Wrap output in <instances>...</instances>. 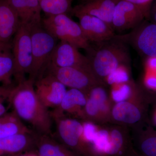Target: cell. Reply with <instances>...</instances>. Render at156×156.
I'll return each instance as SVG.
<instances>
[{
  "instance_id": "cell-1",
  "label": "cell",
  "mask_w": 156,
  "mask_h": 156,
  "mask_svg": "<svg viewBox=\"0 0 156 156\" xmlns=\"http://www.w3.org/2000/svg\"><path fill=\"white\" fill-rule=\"evenodd\" d=\"M34 83L28 78L12 87L9 104L15 114L28 123L35 132L51 135L53 120L51 113L37 96Z\"/></svg>"
},
{
  "instance_id": "cell-2",
  "label": "cell",
  "mask_w": 156,
  "mask_h": 156,
  "mask_svg": "<svg viewBox=\"0 0 156 156\" xmlns=\"http://www.w3.org/2000/svg\"><path fill=\"white\" fill-rule=\"evenodd\" d=\"M97 47L88 51L87 57L96 77L103 82L112 73L130 61L128 44L116 35L106 42L96 44Z\"/></svg>"
},
{
  "instance_id": "cell-3",
  "label": "cell",
  "mask_w": 156,
  "mask_h": 156,
  "mask_svg": "<svg viewBox=\"0 0 156 156\" xmlns=\"http://www.w3.org/2000/svg\"><path fill=\"white\" fill-rule=\"evenodd\" d=\"M32 64L28 79L35 81L44 74L57 39L46 30L42 24L31 28Z\"/></svg>"
},
{
  "instance_id": "cell-4",
  "label": "cell",
  "mask_w": 156,
  "mask_h": 156,
  "mask_svg": "<svg viewBox=\"0 0 156 156\" xmlns=\"http://www.w3.org/2000/svg\"><path fill=\"white\" fill-rule=\"evenodd\" d=\"M46 30L57 40L67 42L78 49L88 51L92 47L79 23L66 14L48 16L42 21Z\"/></svg>"
},
{
  "instance_id": "cell-5",
  "label": "cell",
  "mask_w": 156,
  "mask_h": 156,
  "mask_svg": "<svg viewBox=\"0 0 156 156\" xmlns=\"http://www.w3.org/2000/svg\"><path fill=\"white\" fill-rule=\"evenodd\" d=\"M57 136L63 145L78 156H97L84 137L83 123L67 117L53 119Z\"/></svg>"
},
{
  "instance_id": "cell-6",
  "label": "cell",
  "mask_w": 156,
  "mask_h": 156,
  "mask_svg": "<svg viewBox=\"0 0 156 156\" xmlns=\"http://www.w3.org/2000/svg\"><path fill=\"white\" fill-rule=\"evenodd\" d=\"M12 51L14 61V77L17 83L26 80L32 64V46L31 27L20 23L12 42Z\"/></svg>"
},
{
  "instance_id": "cell-7",
  "label": "cell",
  "mask_w": 156,
  "mask_h": 156,
  "mask_svg": "<svg viewBox=\"0 0 156 156\" xmlns=\"http://www.w3.org/2000/svg\"><path fill=\"white\" fill-rule=\"evenodd\" d=\"M45 73L56 78L66 87L78 89L87 94L92 87L104 83L92 70L77 67H56L48 65Z\"/></svg>"
},
{
  "instance_id": "cell-8",
  "label": "cell",
  "mask_w": 156,
  "mask_h": 156,
  "mask_svg": "<svg viewBox=\"0 0 156 156\" xmlns=\"http://www.w3.org/2000/svg\"><path fill=\"white\" fill-rule=\"evenodd\" d=\"M119 36L143 55L156 57V24L139 25L128 34Z\"/></svg>"
},
{
  "instance_id": "cell-9",
  "label": "cell",
  "mask_w": 156,
  "mask_h": 156,
  "mask_svg": "<svg viewBox=\"0 0 156 156\" xmlns=\"http://www.w3.org/2000/svg\"><path fill=\"white\" fill-rule=\"evenodd\" d=\"M148 17L149 15L139 6L126 1H119L114 11L112 28L117 31L134 29L144 18Z\"/></svg>"
},
{
  "instance_id": "cell-10",
  "label": "cell",
  "mask_w": 156,
  "mask_h": 156,
  "mask_svg": "<svg viewBox=\"0 0 156 156\" xmlns=\"http://www.w3.org/2000/svg\"><path fill=\"white\" fill-rule=\"evenodd\" d=\"M48 65L56 67H77L92 70L87 56L82 54L75 46L62 41L57 43Z\"/></svg>"
},
{
  "instance_id": "cell-11",
  "label": "cell",
  "mask_w": 156,
  "mask_h": 156,
  "mask_svg": "<svg viewBox=\"0 0 156 156\" xmlns=\"http://www.w3.org/2000/svg\"><path fill=\"white\" fill-rule=\"evenodd\" d=\"M36 94L47 108H56L67 91L66 87L51 75L45 73L35 81Z\"/></svg>"
},
{
  "instance_id": "cell-12",
  "label": "cell",
  "mask_w": 156,
  "mask_h": 156,
  "mask_svg": "<svg viewBox=\"0 0 156 156\" xmlns=\"http://www.w3.org/2000/svg\"><path fill=\"white\" fill-rule=\"evenodd\" d=\"M75 16L79 19V24L90 43L100 44L115 36L112 27L99 18L87 14H77Z\"/></svg>"
},
{
  "instance_id": "cell-13",
  "label": "cell",
  "mask_w": 156,
  "mask_h": 156,
  "mask_svg": "<svg viewBox=\"0 0 156 156\" xmlns=\"http://www.w3.org/2000/svg\"><path fill=\"white\" fill-rule=\"evenodd\" d=\"M119 0H83L73 8V15L87 14L99 18L112 27L116 5Z\"/></svg>"
},
{
  "instance_id": "cell-14",
  "label": "cell",
  "mask_w": 156,
  "mask_h": 156,
  "mask_svg": "<svg viewBox=\"0 0 156 156\" xmlns=\"http://www.w3.org/2000/svg\"><path fill=\"white\" fill-rule=\"evenodd\" d=\"M87 94L78 89L67 90L60 105L50 112L52 119L72 115L83 119V111L87 103Z\"/></svg>"
},
{
  "instance_id": "cell-15",
  "label": "cell",
  "mask_w": 156,
  "mask_h": 156,
  "mask_svg": "<svg viewBox=\"0 0 156 156\" xmlns=\"http://www.w3.org/2000/svg\"><path fill=\"white\" fill-rule=\"evenodd\" d=\"M139 97L115 103L112 107L110 119L125 125H133L139 122L143 116Z\"/></svg>"
},
{
  "instance_id": "cell-16",
  "label": "cell",
  "mask_w": 156,
  "mask_h": 156,
  "mask_svg": "<svg viewBox=\"0 0 156 156\" xmlns=\"http://www.w3.org/2000/svg\"><path fill=\"white\" fill-rule=\"evenodd\" d=\"M20 24V20L8 0L0 1V42L10 43Z\"/></svg>"
},
{
  "instance_id": "cell-17",
  "label": "cell",
  "mask_w": 156,
  "mask_h": 156,
  "mask_svg": "<svg viewBox=\"0 0 156 156\" xmlns=\"http://www.w3.org/2000/svg\"><path fill=\"white\" fill-rule=\"evenodd\" d=\"M17 13L20 23L31 28L42 24L41 9L39 0H8Z\"/></svg>"
},
{
  "instance_id": "cell-18",
  "label": "cell",
  "mask_w": 156,
  "mask_h": 156,
  "mask_svg": "<svg viewBox=\"0 0 156 156\" xmlns=\"http://www.w3.org/2000/svg\"><path fill=\"white\" fill-rule=\"evenodd\" d=\"M36 132L0 138V156L20 153L35 144Z\"/></svg>"
},
{
  "instance_id": "cell-19",
  "label": "cell",
  "mask_w": 156,
  "mask_h": 156,
  "mask_svg": "<svg viewBox=\"0 0 156 156\" xmlns=\"http://www.w3.org/2000/svg\"><path fill=\"white\" fill-rule=\"evenodd\" d=\"M35 145L38 156H78L63 144L56 142L49 134L36 133Z\"/></svg>"
},
{
  "instance_id": "cell-20",
  "label": "cell",
  "mask_w": 156,
  "mask_h": 156,
  "mask_svg": "<svg viewBox=\"0 0 156 156\" xmlns=\"http://www.w3.org/2000/svg\"><path fill=\"white\" fill-rule=\"evenodd\" d=\"M14 73V58L10 42L0 47V83L10 87Z\"/></svg>"
},
{
  "instance_id": "cell-21",
  "label": "cell",
  "mask_w": 156,
  "mask_h": 156,
  "mask_svg": "<svg viewBox=\"0 0 156 156\" xmlns=\"http://www.w3.org/2000/svg\"><path fill=\"white\" fill-rule=\"evenodd\" d=\"M122 128L109 131V141L105 156H126L130 153L132 146L129 144Z\"/></svg>"
},
{
  "instance_id": "cell-22",
  "label": "cell",
  "mask_w": 156,
  "mask_h": 156,
  "mask_svg": "<svg viewBox=\"0 0 156 156\" xmlns=\"http://www.w3.org/2000/svg\"><path fill=\"white\" fill-rule=\"evenodd\" d=\"M34 132L13 111L9 112V118L0 126V138Z\"/></svg>"
},
{
  "instance_id": "cell-23",
  "label": "cell",
  "mask_w": 156,
  "mask_h": 156,
  "mask_svg": "<svg viewBox=\"0 0 156 156\" xmlns=\"http://www.w3.org/2000/svg\"><path fill=\"white\" fill-rule=\"evenodd\" d=\"M87 96L96 101L105 121L110 119L112 108L104 84H98L92 87L87 93Z\"/></svg>"
},
{
  "instance_id": "cell-24",
  "label": "cell",
  "mask_w": 156,
  "mask_h": 156,
  "mask_svg": "<svg viewBox=\"0 0 156 156\" xmlns=\"http://www.w3.org/2000/svg\"><path fill=\"white\" fill-rule=\"evenodd\" d=\"M72 0H39L41 9L47 16L71 12Z\"/></svg>"
},
{
  "instance_id": "cell-25",
  "label": "cell",
  "mask_w": 156,
  "mask_h": 156,
  "mask_svg": "<svg viewBox=\"0 0 156 156\" xmlns=\"http://www.w3.org/2000/svg\"><path fill=\"white\" fill-rule=\"evenodd\" d=\"M138 153L143 156H156V131L151 128L143 133L137 142Z\"/></svg>"
},
{
  "instance_id": "cell-26",
  "label": "cell",
  "mask_w": 156,
  "mask_h": 156,
  "mask_svg": "<svg viewBox=\"0 0 156 156\" xmlns=\"http://www.w3.org/2000/svg\"><path fill=\"white\" fill-rule=\"evenodd\" d=\"M135 89L132 90V88L129 85L125 83L124 85L119 88L114 89L112 92V98L116 103L121 101L130 100L132 98V96H136L137 93Z\"/></svg>"
},
{
  "instance_id": "cell-27",
  "label": "cell",
  "mask_w": 156,
  "mask_h": 156,
  "mask_svg": "<svg viewBox=\"0 0 156 156\" xmlns=\"http://www.w3.org/2000/svg\"><path fill=\"white\" fill-rule=\"evenodd\" d=\"M120 68L107 78L108 83H124L128 81V77L127 73Z\"/></svg>"
},
{
  "instance_id": "cell-28",
  "label": "cell",
  "mask_w": 156,
  "mask_h": 156,
  "mask_svg": "<svg viewBox=\"0 0 156 156\" xmlns=\"http://www.w3.org/2000/svg\"><path fill=\"white\" fill-rule=\"evenodd\" d=\"M119 1H126L139 6L149 15L151 5L153 0H119Z\"/></svg>"
},
{
  "instance_id": "cell-29",
  "label": "cell",
  "mask_w": 156,
  "mask_h": 156,
  "mask_svg": "<svg viewBox=\"0 0 156 156\" xmlns=\"http://www.w3.org/2000/svg\"><path fill=\"white\" fill-rule=\"evenodd\" d=\"M147 87L152 90H156V73L150 72L147 75L145 78Z\"/></svg>"
},
{
  "instance_id": "cell-30",
  "label": "cell",
  "mask_w": 156,
  "mask_h": 156,
  "mask_svg": "<svg viewBox=\"0 0 156 156\" xmlns=\"http://www.w3.org/2000/svg\"><path fill=\"white\" fill-rule=\"evenodd\" d=\"M12 87H0V102H5V101H9V96Z\"/></svg>"
},
{
  "instance_id": "cell-31",
  "label": "cell",
  "mask_w": 156,
  "mask_h": 156,
  "mask_svg": "<svg viewBox=\"0 0 156 156\" xmlns=\"http://www.w3.org/2000/svg\"><path fill=\"white\" fill-rule=\"evenodd\" d=\"M149 17H151L153 23L156 24V1L153 5L151 6L150 11Z\"/></svg>"
},
{
  "instance_id": "cell-32",
  "label": "cell",
  "mask_w": 156,
  "mask_h": 156,
  "mask_svg": "<svg viewBox=\"0 0 156 156\" xmlns=\"http://www.w3.org/2000/svg\"><path fill=\"white\" fill-rule=\"evenodd\" d=\"M7 110L8 108L5 105L4 102H0V116L7 113Z\"/></svg>"
},
{
  "instance_id": "cell-33",
  "label": "cell",
  "mask_w": 156,
  "mask_h": 156,
  "mask_svg": "<svg viewBox=\"0 0 156 156\" xmlns=\"http://www.w3.org/2000/svg\"><path fill=\"white\" fill-rule=\"evenodd\" d=\"M9 113L7 112L5 114L3 115L2 116H0V126H2L5 121L9 118Z\"/></svg>"
},
{
  "instance_id": "cell-34",
  "label": "cell",
  "mask_w": 156,
  "mask_h": 156,
  "mask_svg": "<svg viewBox=\"0 0 156 156\" xmlns=\"http://www.w3.org/2000/svg\"><path fill=\"white\" fill-rule=\"evenodd\" d=\"M130 154H131V156H143L138 153L133 147L131 148V151H130Z\"/></svg>"
},
{
  "instance_id": "cell-35",
  "label": "cell",
  "mask_w": 156,
  "mask_h": 156,
  "mask_svg": "<svg viewBox=\"0 0 156 156\" xmlns=\"http://www.w3.org/2000/svg\"><path fill=\"white\" fill-rule=\"evenodd\" d=\"M16 156H38L32 153H27L24 154H18Z\"/></svg>"
},
{
  "instance_id": "cell-36",
  "label": "cell",
  "mask_w": 156,
  "mask_h": 156,
  "mask_svg": "<svg viewBox=\"0 0 156 156\" xmlns=\"http://www.w3.org/2000/svg\"><path fill=\"white\" fill-rule=\"evenodd\" d=\"M7 44V43H3V42H0V47L5 45V44Z\"/></svg>"
},
{
  "instance_id": "cell-37",
  "label": "cell",
  "mask_w": 156,
  "mask_h": 156,
  "mask_svg": "<svg viewBox=\"0 0 156 156\" xmlns=\"http://www.w3.org/2000/svg\"><path fill=\"white\" fill-rule=\"evenodd\" d=\"M154 119H155V121L156 123V112L155 113V114Z\"/></svg>"
},
{
  "instance_id": "cell-38",
  "label": "cell",
  "mask_w": 156,
  "mask_h": 156,
  "mask_svg": "<svg viewBox=\"0 0 156 156\" xmlns=\"http://www.w3.org/2000/svg\"><path fill=\"white\" fill-rule=\"evenodd\" d=\"M131 156V155H128V156Z\"/></svg>"
},
{
  "instance_id": "cell-39",
  "label": "cell",
  "mask_w": 156,
  "mask_h": 156,
  "mask_svg": "<svg viewBox=\"0 0 156 156\" xmlns=\"http://www.w3.org/2000/svg\"><path fill=\"white\" fill-rule=\"evenodd\" d=\"M1 1V0H0V1Z\"/></svg>"
},
{
  "instance_id": "cell-40",
  "label": "cell",
  "mask_w": 156,
  "mask_h": 156,
  "mask_svg": "<svg viewBox=\"0 0 156 156\" xmlns=\"http://www.w3.org/2000/svg\"></svg>"
}]
</instances>
